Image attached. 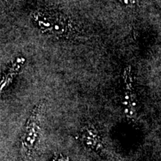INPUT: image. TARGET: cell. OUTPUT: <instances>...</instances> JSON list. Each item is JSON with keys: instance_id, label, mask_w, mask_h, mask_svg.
I'll return each mask as SVG.
<instances>
[{"instance_id": "8992f818", "label": "cell", "mask_w": 161, "mask_h": 161, "mask_svg": "<svg viewBox=\"0 0 161 161\" xmlns=\"http://www.w3.org/2000/svg\"><path fill=\"white\" fill-rule=\"evenodd\" d=\"M122 5H126V6H130L131 5H134V3H135L134 0H119Z\"/></svg>"}, {"instance_id": "277c9868", "label": "cell", "mask_w": 161, "mask_h": 161, "mask_svg": "<svg viewBox=\"0 0 161 161\" xmlns=\"http://www.w3.org/2000/svg\"><path fill=\"white\" fill-rule=\"evenodd\" d=\"M80 140L84 146L94 152H100L104 149V143L99 132L92 125H86L80 130Z\"/></svg>"}, {"instance_id": "52a82bcc", "label": "cell", "mask_w": 161, "mask_h": 161, "mask_svg": "<svg viewBox=\"0 0 161 161\" xmlns=\"http://www.w3.org/2000/svg\"><path fill=\"white\" fill-rule=\"evenodd\" d=\"M52 161H69V158L67 156L60 155L58 158H55V160H53Z\"/></svg>"}, {"instance_id": "6da1fadb", "label": "cell", "mask_w": 161, "mask_h": 161, "mask_svg": "<svg viewBox=\"0 0 161 161\" xmlns=\"http://www.w3.org/2000/svg\"><path fill=\"white\" fill-rule=\"evenodd\" d=\"M43 107V102H40L32 110L22 134L20 140L22 153L26 158L32 156L39 139Z\"/></svg>"}, {"instance_id": "3957f363", "label": "cell", "mask_w": 161, "mask_h": 161, "mask_svg": "<svg viewBox=\"0 0 161 161\" xmlns=\"http://www.w3.org/2000/svg\"><path fill=\"white\" fill-rule=\"evenodd\" d=\"M124 90L122 96V108L124 114L130 119H134L137 115V98L134 87L131 69L126 68L123 72Z\"/></svg>"}, {"instance_id": "7a4b0ae2", "label": "cell", "mask_w": 161, "mask_h": 161, "mask_svg": "<svg viewBox=\"0 0 161 161\" xmlns=\"http://www.w3.org/2000/svg\"><path fill=\"white\" fill-rule=\"evenodd\" d=\"M33 20L39 29L52 35L62 36L69 31L67 18L46 11H38L33 14Z\"/></svg>"}, {"instance_id": "5b68a950", "label": "cell", "mask_w": 161, "mask_h": 161, "mask_svg": "<svg viewBox=\"0 0 161 161\" xmlns=\"http://www.w3.org/2000/svg\"><path fill=\"white\" fill-rule=\"evenodd\" d=\"M23 58H18L14 63L10 66V68L5 72L2 80H0V92H3L11 83L12 80L19 72L20 68L23 64Z\"/></svg>"}]
</instances>
